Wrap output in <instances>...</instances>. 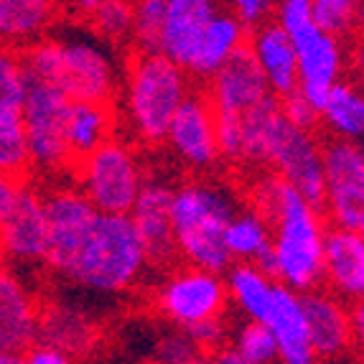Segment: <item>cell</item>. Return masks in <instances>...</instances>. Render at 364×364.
Instances as JSON below:
<instances>
[{"instance_id": "cell-40", "label": "cell", "mask_w": 364, "mask_h": 364, "mask_svg": "<svg viewBox=\"0 0 364 364\" xmlns=\"http://www.w3.org/2000/svg\"><path fill=\"white\" fill-rule=\"evenodd\" d=\"M331 90H334V85H318V82H306V85H301V92H304L306 97H309V102L314 105L321 115L328 105V97H331Z\"/></svg>"}, {"instance_id": "cell-3", "label": "cell", "mask_w": 364, "mask_h": 364, "mask_svg": "<svg viewBox=\"0 0 364 364\" xmlns=\"http://www.w3.org/2000/svg\"><path fill=\"white\" fill-rule=\"evenodd\" d=\"M148 262L133 217L100 212L64 278L87 291L115 296L135 286Z\"/></svg>"}, {"instance_id": "cell-10", "label": "cell", "mask_w": 364, "mask_h": 364, "mask_svg": "<svg viewBox=\"0 0 364 364\" xmlns=\"http://www.w3.org/2000/svg\"><path fill=\"white\" fill-rule=\"evenodd\" d=\"M230 286L222 275L201 267H183L176 270L158 291V309L178 328L219 318L227 309Z\"/></svg>"}, {"instance_id": "cell-29", "label": "cell", "mask_w": 364, "mask_h": 364, "mask_svg": "<svg viewBox=\"0 0 364 364\" xmlns=\"http://www.w3.org/2000/svg\"><path fill=\"white\" fill-rule=\"evenodd\" d=\"M31 166L28 133L23 107L0 105V168L6 176L21 178Z\"/></svg>"}, {"instance_id": "cell-38", "label": "cell", "mask_w": 364, "mask_h": 364, "mask_svg": "<svg viewBox=\"0 0 364 364\" xmlns=\"http://www.w3.org/2000/svg\"><path fill=\"white\" fill-rule=\"evenodd\" d=\"M26 359H28V364H72L69 352H64V349H59L54 344H46V341H36L26 352Z\"/></svg>"}, {"instance_id": "cell-19", "label": "cell", "mask_w": 364, "mask_h": 364, "mask_svg": "<svg viewBox=\"0 0 364 364\" xmlns=\"http://www.w3.org/2000/svg\"><path fill=\"white\" fill-rule=\"evenodd\" d=\"M323 278L336 296L349 301L364 298V237L357 230L334 227L326 232Z\"/></svg>"}, {"instance_id": "cell-48", "label": "cell", "mask_w": 364, "mask_h": 364, "mask_svg": "<svg viewBox=\"0 0 364 364\" xmlns=\"http://www.w3.org/2000/svg\"><path fill=\"white\" fill-rule=\"evenodd\" d=\"M359 232H362V237H364V227H362V230H359Z\"/></svg>"}, {"instance_id": "cell-14", "label": "cell", "mask_w": 364, "mask_h": 364, "mask_svg": "<svg viewBox=\"0 0 364 364\" xmlns=\"http://www.w3.org/2000/svg\"><path fill=\"white\" fill-rule=\"evenodd\" d=\"M166 140L171 148L191 166L207 168L222 156L219 151V130H217V112L209 97L188 95L181 105L173 122H171Z\"/></svg>"}, {"instance_id": "cell-28", "label": "cell", "mask_w": 364, "mask_h": 364, "mask_svg": "<svg viewBox=\"0 0 364 364\" xmlns=\"http://www.w3.org/2000/svg\"><path fill=\"white\" fill-rule=\"evenodd\" d=\"M323 120L341 140H364V92L346 82H336L323 109Z\"/></svg>"}, {"instance_id": "cell-44", "label": "cell", "mask_w": 364, "mask_h": 364, "mask_svg": "<svg viewBox=\"0 0 364 364\" xmlns=\"http://www.w3.org/2000/svg\"><path fill=\"white\" fill-rule=\"evenodd\" d=\"M0 364H28V359H26V352H3Z\"/></svg>"}, {"instance_id": "cell-18", "label": "cell", "mask_w": 364, "mask_h": 364, "mask_svg": "<svg viewBox=\"0 0 364 364\" xmlns=\"http://www.w3.org/2000/svg\"><path fill=\"white\" fill-rule=\"evenodd\" d=\"M214 0H168L164 33H161V54L181 64L188 72L199 51V43L209 21L217 16Z\"/></svg>"}, {"instance_id": "cell-2", "label": "cell", "mask_w": 364, "mask_h": 364, "mask_svg": "<svg viewBox=\"0 0 364 364\" xmlns=\"http://www.w3.org/2000/svg\"><path fill=\"white\" fill-rule=\"evenodd\" d=\"M31 79L64 90L72 100L109 102L117 87V67L109 49L97 36L79 28L64 31L31 43L23 51Z\"/></svg>"}, {"instance_id": "cell-43", "label": "cell", "mask_w": 364, "mask_h": 364, "mask_svg": "<svg viewBox=\"0 0 364 364\" xmlns=\"http://www.w3.org/2000/svg\"><path fill=\"white\" fill-rule=\"evenodd\" d=\"M217 354H219V359H222V364H250V362H245L235 349H219Z\"/></svg>"}, {"instance_id": "cell-39", "label": "cell", "mask_w": 364, "mask_h": 364, "mask_svg": "<svg viewBox=\"0 0 364 364\" xmlns=\"http://www.w3.org/2000/svg\"><path fill=\"white\" fill-rule=\"evenodd\" d=\"M235 13L245 21V26H262L267 11H270V0H230Z\"/></svg>"}, {"instance_id": "cell-30", "label": "cell", "mask_w": 364, "mask_h": 364, "mask_svg": "<svg viewBox=\"0 0 364 364\" xmlns=\"http://www.w3.org/2000/svg\"><path fill=\"white\" fill-rule=\"evenodd\" d=\"M90 336H92V328L77 314L54 311L46 318H41V336H38V341L54 344L69 354L85 349L90 344Z\"/></svg>"}, {"instance_id": "cell-33", "label": "cell", "mask_w": 364, "mask_h": 364, "mask_svg": "<svg viewBox=\"0 0 364 364\" xmlns=\"http://www.w3.org/2000/svg\"><path fill=\"white\" fill-rule=\"evenodd\" d=\"M95 28L107 41H125L135 31V3L130 0H105L97 8Z\"/></svg>"}, {"instance_id": "cell-32", "label": "cell", "mask_w": 364, "mask_h": 364, "mask_svg": "<svg viewBox=\"0 0 364 364\" xmlns=\"http://www.w3.org/2000/svg\"><path fill=\"white\" fill-rule=\"evenodd\" d=\"M168 0H135V31L133 38L140 51L161 49V33H164Z\"/></svg>"}, {"instance_id": "cell-31", "label": "cell", "mask_w": 364, "mask_h": 364, "mask_svg": "<svg viewBox=\"0 0 364 364\" xmlns=\"http://www.w3.org/2000/svg\"><path fill=\"white\" fill-rule=\"evenodd\" d=\"M232 349L250 364H275L280 359L278 339H275L273 328L260 321L245 323L237 331Z\"/></svg>"}, {"instance_id": "cell-5", "label": "cell", "mask_w": 364, "mask_h": 364, "mask_svg": "<svg viewBox=\"0 0 364 364\" xmlns=\"http://www.w3.org/2000/svg\"><path fill=\"white\" fill-rule=\"evenodd\" d=\"M188 100L186 69L161 51H140L128 67L125 109L135 135L158 143Z\"/></svg>"}, {"instance_id": "cell-17", "label": "cell", "mask_w": 364, "mask_h": 364, "mask_svg": "<svg viewBox=\"0 0 364 364\" xmlns=\"http://www.w3.org/2000/svg\"><path fill=\"white\" fill-rule=\"evenodd\" d=\"M265 323L273 328L275 339H278L280 364H316L318 354H316L314 341H311L304 293L293 291L286 283H278L275 304Z\"/></svg>"}, {"instance_id": "cell-27", "label": "cell", "mask_w": 364, "mask_h": 364, "mask_svg": "<svg viewBox=\"0 0 364 364\" xmlns=\"http://www.w3.org/2000/svg\"><path fill=\"white\" fill-rule=\"evenodd\" d=\"M225 245L232 260L257 262L265 250L273 247V227L262 212L235 214L225 230Z\"/></svg>"}, {"instance_id": "cell-11", "label": "cell", "mask_w": 364, "mask_h": 364, "mask_svg": "<svg viewBox=\"0 0 364 364\" xmlns=\"http://www.w3.org/2000/svg\"><path fill=\"white\" fill-rule=\"evenodd\" d=\"M326 156V209L336 227H364V148L339 140L323 148Z\"/></svg>"}, {"instance_id": "cell-35", "label": "cell", "mask_w": 364, "mask_h": 364, "mask_svg": "<svg viewBox=\"0 0 364 364\" xmlns=\"http://www.w3.org/2000/svg\"><path fill=\"white\" fill-rule=\"evenodd\" d=\"M201 349L196 341L188 336L186 328L166 334L156 346V364H191L194 359L201 357Z\"/></svg>"}, {"instance_id": "cell-12", "label": "cell", "mask_w": 364, "mask_h": 364, "mask_svg": "<svg viewBox=\"0 0 364 364\" xmlns=\"http://www.w3.org/2000/svg\"><path fill=\"white\" fill-rule=\"evenodd\" d=\"M46 214H49V252H46V265L56 275L64 278L74 255H77L82 242L90 235L100 209L82 191L61 188V191H54V194L46 196Z\"/></svg>"}, {"instance_id": "cell-42", "label": "cell", "mask_w": 364, "mask_h": 364, "mask_svg": "<svg viewBox=\"0 0 364 364\" xmlns=\"http://www.w3.org/2000/svg\"><path fill=\"white\" fill-rule=\"evenodd\" d=\"M69 3H72L79 13H85V16H95L97 8L102 6L105 0H69Z\"/></svg>"}, {"instance_id": "cell-7", "label": "cell", "mask_w": 364, "mask_h": 364, "mask_svg": "<svg viewBox=\"0 0 364 364\" xmlns=\"http://www.w3.org/2000/svg\"><path fill=\"white\" fill-rule=\"evenodd\" d=\"M77 176L82 194L105 214H130L146 186L135 153L115 138L82 158Z\"/></svg>"}, {"instance_id": "cell-37", "label": "cell", "mask_w": 364, "mask_h": 364, "mask_svg": "<svg viewBox=\"0 0 364 364\" xmlns=\"http://www.w3.org/2000/svg\"><path fill=\"white\" fill-rule=\"evenodd\" d=\"M188 336L196 341L201 352H219V346L225 344V321H222V316L219 318H209V321H201L194 323V326L186 328Z\"/></svg>"}, {"instance_id": "cell-24", "label": "cell", "mask_w": 364, "mask_h": 364, "mask_svg": "<svg viewBox=\"0 0 364 364\" xmlns=\"http://www.w3.org/2000/svg\"><path fill=\"white\" fill-rule=\"evenodd\" d=\"M115 115L109 102H92V100H72L67 120V143L72 161H82L107 140H112Z\"/></svg>"}, {"instance_id": "cell-1", "label": "cell", "mask_w": 364, "mask_h": 364, "mask_svg": "<svg viewBox=\"0 0 364 364\" xmlns=\"http://www.w3.org/2000/svg\"><path fill=\"white\" fill-rule=\"evenodd\" d=\"M257 207L273 227L278 280L298 293L314 291L323 280L326 232L321 209L278 173L257 186Z\"/></svg>"}, {"instance_id": "cell-25", "label": "cell", "mask_w": 364, "mask_h": 364, "mask_svg": "<svg viewBox=\"0 0 364 364\" xmlns=\"http://www.w3.org/2000/svg\"><path fill=\"white\" fill-rule=\"evenodd\" d=\"M56 0H0V33L13 46L41 41L54 21Z\"/></svg>"}, {"instance_id": "cell-6", "label": "cell", "mask_w": 364, "mask_h": 364, "mask_svg": "<svg viewBox=\"0 0 364 364\" xmlns=\"http://www.w3.org/2000/svg\"><path fill=\"white\" fill-rule=\"evenodd\" d=\"M265 164L296 186L314 207H326V156L311 130L293 125L283 109L273 117L265 140Z\"/></svg>"}, {"instance_id": "cell-4", "label": "cell", "mask_w": 364, "mask_h": 364, "mask_svg": "<svg viewBox=\"0 0 364 364\" xmlns=\"http://www.w3.org/2000/svg\"><path fill=\"white\" fill-rule=\"evenodd\" d=\"M235 217V201L222 186L186 183L173 191L171 219L176 232L178 255L188 265L225 273L232 255L225 245V230Z\"/></svg>"}, {"instance_id": "cell-23", "label": "cell", "mask_w": 364, "mask_h": 364, "mask_svg": "<svg viewBox=\"0 0 364 364\" xmlns=\"http://www.w3.org/2000/svg\"><path fill=\"white\" fill-rule=\"evenodd\" d=\"M247 43L250 41L247 31H245V21L237 13L219 11L209 21L207 31L201 36L199 51L194 56V64L188 67V72L196 74V77H214Z\"/></svg>"}, {"instance_id": "cell-16", "label": "cell", "mask_w": 364, "mask_h": 364, "mask_svg": "<svg viewBox=\"0 0 364 364\" xmlns=\"http://www.w3.org/2000/svg\"><path fill=\"white\" fill-rule=\"evenodd\" d=\"M41 336V314L28 288L13 270L0 278V346L3 352H28Z\"/></svg>"}, {"instance_id": "cell-21", "label": "cell", "mask_w": 364, "mask_h": 364, "mask_svg": "<svg viewBox=\"0 0 364 364\" xmlns=\"http://www.w3.org/2000/svg\"><path fill=\"white\" fill-rule=\"evenodd\" d=\"M293 46L298 51V67H301V85L318 82V85H336L344 64L339 38L326 33L314 18L288 28Z\"/></svg>"}, {"instance_id": "cell-15", "label": "cell", "mask_w": 364, "mask_h": 364, "mask_svg": "<svg viewBox=\"0 0 364 364\" xmlns=\"http://www.w3.org/2000/svg\"><path fill=\"white\" fill-rule=\"evenodd\" d=\"M171 201L173 191L161 183H146L135 201L133 217L138 235L146 245L148 260L166 265L178 255L176 232H173V219H171Z\"/></svg>"}, {"instance_id": "cell-9", "label": "cell", "mask_w": 364, "mask_h": 364, "mask_svg": "<svg viewBox=\"0 0 364 364\" xmlns=\"http://www.w3.org/2000/svg\"><path fill=\"white\" fill-rule=\"evenodd\" d=\"M69 107H72V97L64 90L41 79H31L28 97L23 105L31 166L56 171L67 161H72L67 143Z\"/></svg>"}, {"instance_id": "cell-41", "label": "cell", "mask_w": 364, "mask_h": 364, "mask_svg": "<svg viewBox=\"0 0 364 364\" xmlns=\"http://www.w3.org/2000/svg\"><path fill=\"white\" fill-rule=\"evenodd\" d=\"M352 321H354V339H357V344L362 346V352H364V298L354 304Z\"/></svg>"}, {"instance_id": "cell-36", "label": "cell", "mask_w": 364, "mask_h": 364, "mask_svg": "<svg viewBox=\"0 0 364 364\" xmlns=\"http://www.w3.org/2000/svg\"><path fill=\"white\" fill-rule=\"evenodd\" d=\"M280 109H283V115H286L293 125H298V128H304V130H314L316 120L321 117V112L309 102V97L301 92V87H298L296 92H291L288 97L280 100Z\"/></svg>"}, {"instance_id": "cell-46", "label": "cell", "mask_w": 364, "mask_h": 364, "mask_svg": "<svg viewBox=\"0 0 364 364\" xmlns=\"http://www.w3.org/2000/svg\"><path fill=\"white\" fill-rule=\"evenodd\" d=\"M357 28H359V33L364 36V0L359 3V23H357Z\"/></svg>"}, {"instance_id": "cell-22", "label": "cell", "mask_w": 364, "mask_h": 364, "mask_svg": "<svg viewBox=\"0 0 364 364\" xmlns=\"http://www.w3.org/2000/svg\"><path fill=\"white\" fill-rule=\"evenodd\" d=\"M304 309L309 318V331L318 357H336L354 339L352 314L339 298L323 291L304 293Z\"/></svg>"}, {"instance_id": "cell-13", "label": "cell", "mask_w": 364, "mask_h": 364, "mask_svg": "<svg viewBox=\"0 0 364 364\" xmlns=\"http://www.w3.org/2000/svg\"><path fill=\"white\" fill-rule=\"evenodd\" d=\"M270 97H275V92L270 90V82L257 64L250 43L214 74L209 87V100L217 117H242Z\"/></svg>"}, {"instance_id": "cell-8", "label": "cell", "mask_w": 364, "mask_h": 364, "mask_svg": "<svg viewBox=\"0 0 364 364\" xmlns=\"http://www.w3.org/2000/svg\"><path fill=\"white\" fill-rule=\"evenodd\" d=\"M0 222L3 250L11 262L43 260L49 252V214L46 196L23 178L3 176L0 183Z\"/></svg>"}, {"instance_id": "cell-45", "label": "cell", "mask_w": 364, "mask_h": 364, "mask_svg": "<svg viewBox=\"0 0 364 364\" xmlns=\"http://www.w3.org/2000/svg\"><path fill=\"white\" fill-rule=\"evenodd\" d=\"M191 364H222V359H219L217 352H204L199 359H194Z\"/></svg>"}, {"instance_id": "cell-20", "label": "cell", "mask_w": 364, "mask_h": 364, "mask_svg": "<svg viewBox=\"0 0 364 364\" xmlns=\"http://www.w3.org/2000/svg\"><path fill=\"white\" fill-rule=\"evenodd\" d=\"M250 49L255 54L257 64L265 72L270 90L275 97H288L301 87V67H298V51L293 38L280 23H262L250 38Z\"/></svg>"}, {"instance_id": "cell-34", "label": "cell", "mask_w": 364, "mask_h": 364, "mask_svg": "<svg viewBox=\"0 0 364 364\" xmlns=\"http://www.w3.org/2000/svg\"><path fill=\"white\" fill-rule=\"evenodd\" d=\"M362 0H311L314 21L331 36H346L359 23Z\"/></svg>"}, {"instance_id": "cell-26", "label": "cell", "mask_w": 364, "mask_h": 364, "mask_svg": "<svg viewBox=\"0 0 364 364\" xmlns=\"http://www.w3.org/2000/svg\"><path fill=\"white\" fill-rule=\"evenodd\" d=\"M280 280L270 278L265 270L255 265V262H240L230 270L227 286H230V298L235 306L242 309V314L250 321L265 323L270 309L275 304V291H278Z\"/></svg>"}, {"instance_id": "cell-47", "label": "cell", "mask_w": 364, "mask_h": 364, "mask_svg": "<svg viewBox=\"0 0 364 364\" xmlns=\"http://www.w3.org/2000/svg\"><path fill=\"white\" fill-rule=\"evenodd\" d=\"M359 72H362V79H364V51L359 54Z\"/></svg>"}]
</instances>
